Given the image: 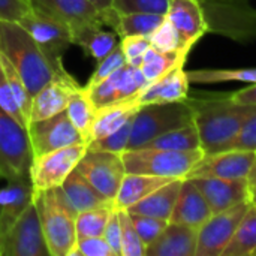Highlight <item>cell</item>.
Returning <instances> with one entry per match:
<instances>
[{
  "label": "cell",
  "instance_id": "cell-1",
  "mask_svg": "<svg viewBox=\"0 0 256 256\" xmlns=\"http://www.w3.org/2000/svg\"><path fill=\"white\" fill-rule=\"evenodd\" d=\"M194 110V123L198 129L204 154L230 150L246 120L256 112V105L234 104L226 94L189 98Z\"/></svg>",
  "mask_w": 256,
  "mask_h": 256
},
{
  "label": "cell",
  "instance_id": "cell-2",
  "mask_svg": "<svg viewBox=\"0 0 256 256\" xmlns=\"http://www.w3.org/2000/svg\"><path fill=\"white\" fill-rule=\"evenodd\" d=\"M0 54L4 56L34 96L63 66H54L32 34L18 22L0 18Z\"/></svg>",
  "mask_w": 256,
  "mask_h": 256
},
{
  "label": "cell",
  "instance_id": "cell-3",
  "mask_svg": "<svg viewBox=\"0 0 256 256\" xmlns=\"http://www.w3.org/2000/svg\"><path fill=\"white\" fill-rule=\"evenodd\" d=\"M44 238L50 256H69L76 243V212L66 200L62 188L33 195Z\"/></svg>",
  "mask_w": 256,
  "mask_h": 256
},
{
  "label": "cell",
  "instance_id": "cell-4",
  "mask_svg": "<svg viewBox=\"0 0 256 256\" xmlns=\"http://www.w3.org/2000/svg\"><path fill=\"white\" fill-rule=\"evenodd\" d=\"M190 123H194V110L188 99L142 105L134 116L128 150L144 147L159 135Z\"/></svg>",
  "mask_w": 256,
  "mask_h": 256
},
{
  "label": "cell",
  "instance_id": "cell-5",
  "mask_svg": "<svg viewBox=\"0 0 256 256\" xmlns=\"http://www.w3.org/2000/svg\"><path fill=\"white\" fill-rule=\"evenodd\" d=\"M126 172L148 174L166 178H188L194 166L204 158L202 148L172 152L162 148H132L122 153Z\"/></svg>",
  "mask_w": 256,
  "mask_h": 256
},
{
  "label": "cell",
  "instance_id": "cell-6",
  "mask_svg": "<svg viewBox=\"0 0 256 256\" xmlns=\"http://www.w3.org/2000/svg\"><path fill=\"white\" fill-rule=\"evenodd\" d=\"M210 33L238 42L256 39V9L248 0H196Z\"/></svg>",
  "mask_w": 256,
  "mask_h": 256
},
{
  "label": "cell",
  "instance_id": "cell-7",
  "mask_svg": "<svg viewBox=\"0 0 256 256\" xmlns=\"http://www.w3.org/2000/svg\"><path fill=\"white\" fill-rule=\"evenodd\" d=\"M32 158L27 128L0 108V180L28 178Z\"/></svg>",
  "mask_w": 256,
  "mask_h": 256
},
{
  "label": "cell",
  "instance_id": "cell-8",
  "mask_svg": "<svg viewBox=\"0 0 256 256\" xmlns=\"http://www.w3.org/2000/svg\"><path fill=\"white\" fill-rule=\"evenodd\" d=\"M86 150L87 144L81 142L32 158L28 180L33 195L62 186L66 177L76 168Z\"/></svg>",
  "mask_w": 256,
  "mask_h": 256
},
{
  "label": "cell",
  "instance_id": "cell-9",
  "mask_svg": "<svg viewBox=\"0 0 256 256\" xmlns=\"http://www.w3.org/2000/svg\"><path fill=\"white\" fill-rule=\"evenodd\" d=\"M104 198L114 202L126 174L123 158L118 153L87 148L75 168Z\"/></svg>",
  "mask_w": 256,
  "mask_h": 256
},
{
  "label": "cell",
  "instance_id": "cell-10",
  "mask_svg": "<svg viewBox=\"0 0 256 256\" xmlns=\"http://www.w3.org/2000/svg\"><path fill=\"white\" fill-rule=\"evenodd\" d=\"M0 256H50L39 213L33 201L2 240Z\"/></svg>",
  "mask_w": 256,
  "mask_h": 256
},
{
  "label": "cell",
  "instance_id": "cell-11",
  "mask_svg": "<svg viewBox=\"0 0 256 256\" xmlns=\"http://www.w3.org/2000/svg\"><path fill=\"white\" fill-rule=\"evenodd\" d=\"M32 10L44 14L64 24L72 38L90 27H104L102 12L88 0H28Z\"/></svg>",
  "mask_w": 256,
  "mask_h": 256
},
{
  "label": "cell",
  "instance_id": "cell-12",
  "mask_svg": "<svg viewBox=\"0 0 256 256\" xmlns=\"http://www.w3.org/2000/svg\"><path fill=\"white\" fill-rule=\"evenodd\" d=\"M250 204L252 201H246L220 213H213L198 228L196 256H222Z\"/></svg>",
  "mask_w": 256,
  "mask_h": 256
},
{
  "label": "cell",
  "instance_id": "cell-13",
  "mask_svg": "<svg viewBox=\"0 0 256 256\" xmlns=\"http://www.w3.org/2000/svg\"><path fill=\"white\" fill-rule=\"evenodd\" d=\"M36 40L44 54L54 66H60L64 51L74 45L72 32L54 18L30 10L18 21Z\"/></svg>",
  "mask_w": 256,
  "mask_h": 256
},
{
  "label": "cell",
  "instance_id": "cell-14",
  "mask_svg": "<svg viewBox=\"0 0 256 256\" xmlns=\"http://www.w3.org/2000/svg\"><path fill=\"white\" fill-rule=\"evenodd\" d=\"M27 130L33 158L68 146L84 142L82 136L69 120L66 111H62L45 120L33 122L28 124Z\"/></svg>",
  "mask_w": 256,
  "mask_h": 256
},
{
  "label": "cell",
  "instance_id": "cell-15",
  "mask_svg": "<svg viewBox=\"0 0 256 256\" xmlns=\"http://www.w3.org/2000/svg\"><path fill=\"white\" fill-rule=\"evenodd\" d=\"M148 86L141 69L132 64H124L104 81L84 87L96 108H102L116 102L138 98V94Z\"/></svg>",
  "mask_w": 256,
  "mask_h": 256
},
{
  "label": "cell",
  "instance_id": "cell-16",
  "mask_svg": "<svg viewBox=\"0 0 256 256\" xmlns=\"http://www.w3.org/2000/svg\"><path fill=\"white\" fill-rule=\"evenodd\" d=\"M80 88L81 86L72 78V75L60 66L51 80L33 96L28 124L64 111L69 100Z\"/></svg>",
  "mask_w": 256,
  "mask_h": 256
},
{
  "label": "cell",
  "instance_id": "cell-17",
  "mask_svg": "<svg viewBox=\"0 0 256 256\" xmlns=\"http://www.w3.org/2000/svg\"><path fill=\"white\" fill-rule=\"evenodd\" d=\"M255 162V150L230 148L213 154H204V158L194 166L188 178H248Z\"/></svg>",
  "mask_w": 256,
  "mask_h": 256
},
{
  "label": "cell",
  "instance_id": "cell-18",
  "mask_svg": "<svg viewBox=\"0 0 256 256\" xmlns=\"http://www.w3.org/2000/svg\"><path fill=\"white\" fill-rule=\"evenodd\" d=\"M166 18L178 34L182 50L188 54L192 46L208 33L207 21L196 0H171Z\"/></svg>",
  "mask_w": 256,
  "mask_h": 256
},
{
  "label": "cell",
  "instance_id": "cell-19",
  "mask_svg": "<svg viewBox=\"0 0 256 256\" xmlns=\"http://www.w3.org/2000/svg\"><path fill=\"white\" fill-rule=\"evenodd\" d=\"M195 186L204 195L212 213H220L242 202L250 201V188L246 178H192Z\"/></svg>",
  "mask_w": 256,
  "mask_h": 256
},
{
  "label": "cell",
  "instance_id": "cell-20",
  "mask_svg": "<svg viewBox=\"0 0 256 256\" xmlns=\"http://www.w3.org/2000/svg\"><path fill=\"white\" fill-rule=\"evenodd\" d=\"M198 228L170 222L164 232L146 248V256H196Z\"/></svg>",
  "mask_w": 256,
  "mask_h": 256
},
{
  "label": "cell",
  "instance_id": "cell-21",
  "mask_svg": "<svg viewBox=\"0 0 256 256\" xmlns=\"http://www.w3.org/2000/svg\"><path fill=\"white\" fill-rule=\"evenodd\" d=\"M212 214L213 213H212L204 195L195 186L194 180L183 178L170 222L200 228Z\"/></svg>",
  "mask_w": 256,
  "mask_h": 256
},
{
  "label": "cell",
  "instance_id": "cell-22",
  "mask_svg": "<svg viewBox=\"0 0 256 256\" xmlns=\"http://www.w3.org/2000/svg\"><path fill=\"white\" fill-rule=\"evenodd\" d=\"M189 78L184 70V64L177 66L162 78L154 82H150L140 94L138 104H165V102H177L184 100L189 96Z\"/></svg>",
  "mask_w": 256,
  "mask_h": 256
},
{
  "label": "cell",
  "instance_id": "cell-23",
  "mask_svg": "<svg viewBox=\"0 0 256 256\" xmlns=\"http://www.w3.org/2000/svg\"><path fill=\"white\" fill-rule=\"evenodd\" d=\"M32 201L33 189L28 178L8 182L0 189V243Z\"/></svg>",
  "mask_w": 256,
  "mask_h": 256
},
{
  "label": "cell",
  "instance_id": "cell-24",
  "mask_svg": "<svg viewBox=\"0 0 256 256\" xmlns=\"http://www.w3.org/2000/svg\"><path fill=\"white\" fill-rule=\"evenodd\" d=\"M176 178L148 176V174H136V172H126L120 189L114 198V207L128 210L146 196H148L156 189L162 188L164 184L172 182Z\"/></svg>",
  "mask_w": 256,
  "mask_h": 256
},
{
  "label": "cell",
  "instance_id": "cell-25",
  "mask_svg": "<svg viewBox=\"0 0 256 256\" xmlns=\"http://www.w3.org/2000/svg\"><path fill=\"white\" fill-rule=\"evenodd\" d=\"M141 105L138 104V99H128L122 102H116L102 108H98L96 118L92 128V135H90V142L99 138H104L117 129H120L126 122H129L135 112L138 111ZM88 142V144H90Z\"/></svg>",
  "mask_w": 256,
  "mask_h": 256
},
{
  "label": "cell",
  "instance_id": "cell-26",
  "mask_svg": "<svg viewBox=\"0 0 256 256\" xmlns=\"http://www.w3.org/2000/svg\"><path fill=\"white\" fill-rule=\"evenodd\" d=\"M182 182L183 178H176L164 184L162 188L156 189L148 196H146L144 200H141L140 202L128 208V212L136 213V214H146V216H152V218H158V219L170 222L178 192H180Z\"/></svg>",
  "mask_w": 256,
  "mask_h": 256
},
{
  "label": "cell",
  "instance_id": "cell-27",
  "mask_svg": "<svg viewBox=\"0 0 256 256\" xmlns=\"http://www.w3.org/2000/svg\"><path fill=\"white\" fill-rule=\"evenodd\" d=\"M60 188H62L66 200L69 201V204L72 206V208L76 213L112 202V201H108L106 198H104L76 170H74L66 177V180L63 182V184Z\"/></svg>",
  "mask_w": 256,
  "mask_h": 256
},
{
  "label": "cell",
  "instance_id": "cell-28",
  "mask_svg": "<svg viewBox=\"0 0 256 256\" xmlns=\"http://www.w3.org/2000/svg\"><path fill=\"white\" fill-rule=\"evenodd\" d=\"M222 256H256V204L252 202L240 220Z\"/></svg>",
  "mask_w": 256,
  "mask_h": 256
},
{
  "label": "cell",
  "instance_id": "cell-29",
  "mask_svg": "<svg viewBox=\"0 0 256 256\" xmlns=\"http://www.w3.org/2000/svg\"><path fill=\"white\" fill-rule=\"evenodd\" d=\"M69 120L72 122V124L76 128V130L80 132V135L82 136L84 142L88 146L90 142V135H92V128L96 118V112L98 108L94 106L93 100L90 99L87 90L84 87H81L69 100L68 108L64 110Z\"/></svg>",
  "mask_w": 256,
  "mask_h": 256
},
{
  "label": "cell",
  "instance_id": "cell-30",
  "mask_svg": "<svg viewBox=\"0 0 256 256\" xmlns=\"http://www.w3.org/2000/svg\"><path fill=\"white\" fill-rule=\"evenodd\" d=\"M186 58L188 56L183 52H164L150 46L142 57V63L140 69L150 84L158 81L159 78H162L177 66L184 64Z\"/></svg>",
  "mask_w": 256,
  "mask_h": 256
},
{
  "label": "cell",
  "instance_id": "cell-31",
  "mask_svg": "<svg viewBox=\"0 0 256 256\" xmlns=\"http://www.w3.org/2000/svg\"><path fill=\"white\" fill-rule=\"evenodd\" d=\"M144 147L172 150V152H192V150L201 148V140H200V134H198L195 123H190L188 126L159 135L158 138L147 142Z\"/></svg>",
  "mask_w": 256,
  "mask_h": 256
},
{
  "label": "cell",
  "instance_id": "cell-32",
  "mask_svg": "<svg viewBox=\"0 0 256 256\" xmlns=\"http://www.w3.org/2000/svg\"><path fill=\"white\" fill-rule=\"evenodd\" d=\"M165 15L160 14H118L114 32L118 38L124 36H148L162 24Z\"/></svg>",
  "mask_w": 256,
  "mask_h": 256
},
{
  "label": "cell",
  "instance_id": "cell-33",
  "mask_svg": "<svg viewBox=\"0 0 256 256\" xmlns=\"http://www.w3.org/2000/svg\"><path fill=\"white\" fill-rule=\"evenodd\" d=\"M118 42L120 38L116 32H105L100 26L84 30L74 40L75 45H80L82 50H86L96 62L108 56L118 45Z\"/></svg>",
  "mask_w": 256,
  "mask_h": 256
},
{
  "label": "cell",
  "instance_id": "cell-34",
  "mask_svg": "<svg viewBox=\"0 0 256 256\" xmlns=\"http://www.w3.org/2000/svg\"><path fill=\"white\" fill-rule=\"evenodd\" d=\"M190 84H216L228 81L256 82V68L243 69H196L186 70Z\"/></svg>",
  "mask_w": 256,
  "mask_h": 256
},
{
  "label": "cell",
  "instance_id": "cell-35",
  "mask_svg": "<svg viewBox=\"0 0 256 256\" xmlns=\"http://www.w3.org/2000/svg\"><path fill=\"white\" fill-rule=\"evenodd\" d=\"M114 202L88 208L84 212L76 213V238L81 237H102L105 226L108 224V219L111 213L114 212Z\"/></svg>",
  "mask_w": 256,
  "mask_h": 256
},
{
  "label": "cell",
  "instance_id": "cell-36",
  "mask_svg": "<svg viewBox=\"0 0 256 256\" xmlns=\"http://www.w3.org/2000/svg\"><path fill=\"white\" fill-rule=\"evenodd\" d=\"M0 63L4 69V74H6V78L9 81V86L12 88V93L15 96V100L22 112V116L26 117L27 120V124L30 122V110H32V100H33V96L32 93L28 92L26 82L22 81V78L20 76V74L16 72V69L12 66V63L0 54Z\"/></svg>",
  "mask_w": 256,
  "mask_h": 256
},
{
  "label": "cell",
  "instance_id": "cell-37",
  "mask_svg": "<svg viewBox=\"0 0 256 256\" xmlns=\"http://www.w3.org/2000/svg\"><path fill=\"white\" fill-rule=\"evenodd\" d=\"M122 228V256H146V244L140 238L128 210L117 208Z\"/></svg>",
  "mask_w": 256,
  "mask_h": 256
},
{
  "label": "cell",
  "instance_id": "cell-38",
  "mask_svg": "<svg viewBox=\"0 0 256 256\" xmlns=\"http://www.w3.org/2000/svg\"><path fill=\"white\" fill-rule=\"evenodd\" d=\"M150 44L153 48L164 51V52H183L188 56V52H184L182 50L178 34H177L174 26L166 18V15H165V20L162 21V24L150 34Z\"/></svg>",
  "mask_w": 256,
  "mask_h": 256
},
{
  "label": "cell",
  "instance_id": "cell-39",
  "mask_svg": "<svg viewBox=\"0 0 256 256\" xmlns=\"http://www.w3.org/2000/svg\"><path fill=\"white\" fill-rule=\"evenodd\" d=\"M132 120L134 117L126 122L120 129H117L116 132L94 140L92 141L87 148H93V150H105V152H112V153H118L122 154L124 150H128V144H129V138H130V130H132Z\"/></svg>",
  "mask_w": 256,
  "mask_h": 256
},
{
  "label": "cell",
  "instance_id": "cell-40",
  "mask_svg": "<svg viewBox=\"0 0 256 256\" xmlns=\"http://www.w3.org/2000/svg\"><path fill=\"white\" fill-rule=\"evenodd\" d=\"M171 0H112L118 14H160L166 15Z\"/></svg>",
  "mask_w": 256,
  "mask_h": 256
},
{
  "label": "cell",
  "instance_id": "cell-41",
  "mask_svg": "<svg viewBox=\"0 0 256 256\" xmlns=\"http://www.w3.org/2000/svg\"><path fill=\"white\" fill-rule=\"evenodd\" d=\"M124 64H126V58H124V54H123V51L120 48V42H118V45L108 56H105L102 60L98 62L96 69L93 70V74L90 75V78L84 87H92V86L104 81L105 78H108L111 74H114Z\"/></svg>",
  "mask_w": 256,
  "mask_h": 256
},
{
  "label": "cell",
  "instance_id": "cell-42",
  "mask_svg": "<svg viewBox=\"0 0 256 256\" xmlns=\"http://www.w3.org/2000/svg\"><path fill=\"white\" fill-rule=\"evenodd\" d=\"M129 214H130L132 224H134L140 238L146 244V248L148 244H152L170 224L168 220H162V219L146 216V214H136V213H129Z\"/></svg>",
  "mask_w": 256,
  "mask_h": 256
},
{
  "label": "cell",
  "instance_id": "cell-43",
  "mask_svg": "<svg viewBox=\"0 0 256 256\" xmlns=\"http://www.w3.org/2000/svg\"><path fill=\"white\" fill-rule=\"evenodd\" d=\"M152 46L148 36H124L120 38V48L124 54L126 63L140 68L146 51Z\"/></svg>",
  "mask_w": 256,
  "mask_h": 256
},
{
  "label": "cell",
  "instance_id": "cell-44",
  "mask_svg": "<svg viewBox=\"0 0 256 256\" xmlns=\"http://www.w3.org/2000/svg\"><path fill=\"white\" fill-rule=\"evenodd\" d=\"M0 108H3L9 116H12L21 126L28 128L27 120L22 116V112H21V110L15 100V96L12 93V88L9 86V81L6 78V74H4L2 63H0Z\"/></svg>",
  "mask_w": 256,
  "mask_h": 256
},
{
  "label": "cell",
  "instance_id": "cell-45",
  "mask_svg": "<svg viewBox=\"0 0 256 256\" xmlns=\"http://www.w3.org/2000/svg\"><path fill=\"white\" fill-rule=\"evenodd\" d=\"M69 256H116L104 237L76 238L75 248Z\"/></svg>",
  "mask_w": 256,
  "mask_h": 256
},
{
  "label": "cell",
  "instance_id": "cell-46",
  "mask_svg": "<svg viewBox=\"0 0 256 256\" xmlns=\"http://www.w3.org/2000/svg\"><path fill=\"white\" fill-rule=\"evenodd\" d=\"M230 148L238 150H255L256 152V112L250 116L242 126L238 135L232 141Z\"/></svg>",
  "mask_w": 256,
  "mask_h": 256
},
{
  "label": "cell",
  "instance_id": "cell-47",
  "mask_svg": "<svg viewBox=\"0 0 256 256\" xmlns=\"http://www.w3.org/2000/svg\"><path fill=\"white\" fill-rule=\"evenodd\" d=\"M102 237L110 244V248L114 252V255L122 256V228H120V220H118L117 208H114V212L111 213Z\"/></svg>",
  "mask_w": 256,
  "mask_h": 256
},
{
  "label": "cell",
  "instance_id": "cell-48",
  "mask_svg": "<svg viewBox=\"0 0 256 256\" xmlns=\"http://www.w3.org/2000/svg\"><path fill=\"white\" fill-rule=\"evenodd\" d=\"M32 10L28 0H0V18L20 21Z\"/></svg>",
  "mask_w": 256,
  "mask_h": 256
},
{
  "label": "cell",
  "instance_id": "cell-49",
  "mask_svg": "<svg viewBox=\"0 0 256 256\" xmlns=\"http://www.w3.org/2000/svg\"><path fill=\"white\" fill-rule=\"evenodd\" d=\"M230 98L234 104L238 105H256V82L246 88L230 93Z\"/></svg>",
  "mask_w": 256,
  "mask_h": 256
},
{
  "label": "cell",
  "instance_id": "cell-50",
  "mask_svg": "<svg viewBox=\"0 0 256 256\" xmlns=\"http://www.w3.org/2000/svg\"><path fill=\"white\" fill-rule=\"evenodd\" d=\"M90 3H93L100 12H104V10H106V9H110V8H112V0H88Z\"/></svg>",
  "mask_w": 256,
  "mask_h": 256
},
{
  "label": "cell",
  "instance_id": "cell-51",
  "mask_svg": "<svg viewBox=\"0 0 256 256\" xmlns=\"http://www.w3.org/2000/svg\"><path fill=\"white\" fill-rule=\"evenodd\" d=\"M248 184H249V188H256V162L255 165H254V168L250 170V172H249V176H248Z\"/></svg>",
  "mask_w": 256,
  "mask_h": 256
},
{
  "label": "cell",
  "instance_id": "cell-52",
  "mask_svg": "<svg viewBox=\"0 0 256 256\" xmlns=\"http://www.w3.org/2000/svg\"><path fill=\"white\" fill-rule=\"evenodd\" d=\"M249 198H250V201H252V202H255V204H256V188H250V194H249Z\"/></svg>",
  "mask_w": 256,
  "mask_h": 256
}]
</instances>
